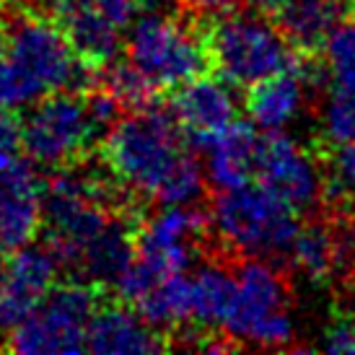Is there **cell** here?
Wrapping results in <instances>:
<instances>
[{"label": "cell", "instance_id": "cell-1", "mask_svg": "<svg viewBox=\"0 0 355 355\" xmlns=\"http://www.w3.org/2000/svg\"><path fill=\"white\" fill-rule=\"evenodd\" d=\"M8 26V60L0 70V107L29 109L55 91H80L91 83V70L73 50L55 16L21 10Z\"/></svg>", "mask_w": 355, "mask_h": 355}, {"label": "cell", "instance_id": "cell-2", "mask_svg": "<svg viewBox=\"0 0 355 355\" xmlns=\"http://www.w3.org/2000/svg\"><path fill=\"white\" fill-rule=\"evenodd\" d=\"M184 130L174 112L156 107L132 109L109 130L104 146V166L122 189L158 200L192 150L184 146Z\"/></svg>", "mask_w": 355, "mask_h": 355}, {"label": "cell", "instance_id": "cell-3", "mask_svg": "<svg viewBox=\"0 0 355 355\" xmlns=\"http://www.w3.org/2000/svg\"><path fill=\"white\" fill-rule=\"evenodd\" d=\"M210 65L231 86L249 89L298 65V47L262 13H228L213 19L205 34Z\"/></svg>", "mask_w": 355, "mask_h": 355}, {"label": "cell", "instance_id": "cell-4", "mask_svg": "<svg viewBox=\"0 0 355 355\" xmlns=\"http://www.w3.org/2000/svg\"><path fill=\"white\" fill-rule=\"evenodd\" d=\"M210 220L231 249L262 259L291 257L301 228L296 207L262 182L220 189Z\"/></svg>", "mask_w": 355, "mask_h": 355}, {"label": "cell", "instance_id": "cell-5", "mask_svg": "<svg viewBox=\"0 0 355 355\" xmlns=\"http://www.w3.org/2000/svg\"><path fill=\"white\" fill-rule=\"evenodd\" d=\"M207 228V218L192 205H164L135 234V257L114 283L119 298L135 304L148 288L168 275L184 272L195 257V241Z\"/></svg>", "mask_w": 355, "mask_h": 355}, {"label": "cell", "instance_id": "cell-6", "mask_svg": "<svg viewBox=\"0 0 355 355\" xmlns=\"http://www.w3.org/2000/svg\"><path fill=\"white\" fill-rule=\"evenodd\" d=\"M226 337L257 347H288L296 337L291 316V288L270 259L252 257L236 267V296L226 322Z\"/></svg>", "mask_w": 355, "mask_h": 355}, {"label": "cell", "instance_id": "cell-7", "mask_svg": "<svg viewBox=\"0 0 355 355\" xmlns=\"http://www.w3.org/2000/svg\"><path fill=\"white\" fill-rule=\"evenodd\" d=\"M128 62L158 89H177L205 76L210 55L205 37L187 29V24L168 19L164 10H140L130 24Z\"/></svg>", "mask_w": 355, "mask_h": 355}, {"label": "cell", "instance_id": "cell-8", "mask_svg": "<svg viewBox=\"0 0 355 355\" xmlns=\"http://www.w3.org/2000/svg\"><path fill=\"white\" fill-rule=\"evenodd\" d=\"M99 309L94 283L70 280L52 286L34 311L10 329L8 347L26 355L47 353H83L86 327Z\"/></svg>", "mask_w": 355, "mask_h": 355}, {"label": "cell", "instance_id": "cell-9", "mask_svg": "<svg viewBox=\"0 0 355 355\" xmlns=\"http://www.w3.org/2000/svg\"><path fill=\"white\" fill-rule=\"evenodd\" d=\"M24 153L40 166L62 168L78 161L94 140H101L80 91H55L31 104L21 119Z\"/></svg>", "mask_w": 355, "mask_h": 355}, {"label": "cell", "instance_id": "cell-10", "mask_svg": "<svg viewBox=\"0 0 355 355\" xmlns=\"http://www.w3.org/2000/svg\"><path fill=\"white\" fill-rule=\"evenodd\" d=\"M254 174L298 213L322 200V168L314 164L309 150L283 135V130H272L259 138Z\"/></svg>", "mask_w": 355, "mask_h": 355}, {"label": "cell", "instance_id": "cell-11", "mask_svg": "<svg viewBox=\"0 0 355 355\" xmlns=\"http://www.w3.org/2000/svg\"><path fill=\"white\" fill-rule=\"evenodd\" d=\"M42 195L44 184L29 156L0 171V254H13L34 241L44 223Z\"/></svg>", "mask_w": 355, "mask_h": 355}, {"label": "cell", "instance_id": "cell-12", "mask_svg": "<svg viewBox=\"0 0 355 355\" xmlns=\"http://www.w3.org/2000/svg\"><path fill=\"white\" fill-rule=\"evenodd\" d=\"M171 112L184 130V135L192 140V146L202 148L207 140H213L218 132H223L228 125L236 122L239 107L236 96L226 83L198 76L177 86Z\"/></svg>", "mask_w": 355, "mask_h": 355}, {"label": "cell", "instance_id": "cell-13", "mask_svg": "<svg viewBox=\"0 0 355 355\" xmlns=\"http://www.w3.org/2000/svg\"><path fill=\"white\" fill-rule=\"evenodd\" d=\"M60 262L50 247H24L8 262V286L0 298V329H13L44 301L58 280Z\"/></svg>", "mask_w": 355, "mask_h": 355}, {"label": "cell", "instance_id": "cell-14", "mask_svg": "<svg viewBox=\"0 0 355 355\" xmlns=\"http://www.w3.org/2000/svg\"><path fill=\"white\" fill-rule=\"evenodd\" d=\"M166 340L158 335L138 311L128 306H99L86 327V350L101 355L125 353H156L164 350Z\"/></svg>", "mask_w": 355, "mask_h": 355}, {"label": "cell", "instance_id": "cell-15", "mask_svg": "<svg viewBox=\"0 0 355 355\" xmlns=\"http://www.w3.org/2000/svg\"><path fill=\"white\" fill-rule=\"evenodd\" d=\"M306 89H309V80L304 78L298 65L249 86L247 101H244L249 119L254 122V128L265 132L288 128L304 112Z\"/></svg>", "mask_w": 355, "mask_h": 355}, {"label": "cell", "instance_id": "cell-16", "mask_svg": "<svg viewBox=\"0 0 355 355\" xmlns=\"http://www.w3.org/2000/svg\"><path fill=\"white\" fill-rule=\"evenodd\" d=\"M259 135L254 122H234L202 148L207 150V182L218 189H234L247 184L257 166Z\"/></svg>", "mask_w": 355, "mask_h": 355}, {"label": "cell", "instance_id": "cell-17", "mask_svg": "<svg viewBox=\"0 0 355 355\" xmlns=\"http://www.w3.org/2000/svg\"><path fill=\"white\" fill-rule=\"evenodd\" d=\"M355 13V0H293L275 21L298 50H319L327 34Z\"/></svg>", "mask_w": 355, "mask_h": 355}, {"label": "cell", "instance_id": "cell-18", "mask_svg": "<svg viewBox=\"0 0 355 355\" xmlns=\"http://www.w3.org/2000/svg\"><path fill=\"white\" fill-rule=\"evenodd\" d=\"M60 24L68 34L73 50L78 52V58L89 68H107L117 60L122 29L117 24H112L107 16H101L91 0L65 13Z\"/></svg>", "mask_w": 355, "mask_h": 355}, {"label": "cell", "instance_id": "cell-19", "mask_svg": "<svg viewBox=\"0 0 355 355\" xmlns=\"http://www.w3.org/2000/svg\"><path fill=\"white\" fill-rule=\"evenodd\" d=\"M135 257V234H130L125 220L112 218L99 236H94L80 252L78 270L89 283L114 286Z\"/></svg>", "mask_w": 355, "mask_h": 355}, {"label": "cell", "instance_id": "cell-20", "mask_svg": "<svg viewBox=\"0 0 355 355\" xmlns=\"http://www.w3.org/2000/svg\"><path fill=\"white\" fill-rule=\"evenodd\" d=\"M132 306L156 329L187 324L192 322V277L182 272L164 277L153 288H148Z\"/></svg>", "mask_w": 355, "mask_h": 355}, {"label": "cell", "instance_id": "cell-21", "mask_svg": "<svg viewBox=\"0 0 355 355\" xmlns=\"http://www.w3.org/2000/svg\"><path fill=\"white\" fill-rule=\"evenodd\" d=\"M236 296V275L226 265L207 262L192 277V322L223 327Z\"/></svg>", "mask_w": 355, "mask_h": 355}, {"label": "cell", "instance_id": "cell-22", "mask_svg": "<svg viewBox=\"0 0 355 355\" xmlns=\"http://www.w3.org/2000/svg\"><path fill=\"white\" fill-rule=\"evenodd\" d=\"M291 259L311 283H324L337 275V241L332 223L314 220L298 228Z\"/></svg>", "mask_w": 355, "mask_h": 355}, {"label": "cell", "instance_id": "cell-23", "mask_svg": "<svg viewBox=\"0 0 355 355\" xmlns=\"http://www.w3.org/2000/svg\"><path fill=\"white\" fill-rule=\"evenodd\" d=\"M319 119L322 132L332 146L355 143V70L329 73V86Z\"/></svg>", "mask_w": 355, "mask_h": 355}, {"label": "cell", "instance_id": "cell-24", "mask_svg": "<svg viewBox=\"0 0 355 355\" xmlns=\"http://www.w3.org/2000/svg\"><path fill=\"white\" fill-rule=\"evenodd\" d=\"M322 200L329 205H345L355 200V143H340L327 156L322 171Z\"/></svg>", "mask_w": 355, "mask_h": 355}, {"label": "cell", "instance_id": "cell-25", "mask_svg": "<svg viewBox=\"0 0 355 355\" xmlns=\"http://www.w3.org/2000/svg\"><path fill=\"white\" fill-rule=\"evenodd\" d=\"M104 89L112 91L125 104V109L150 107V104H156V94L161 91L130 62H112V65H107Z\"/></svg>", "mask_w": 355, "mask_h": 355}, {"label": "cell", "instance_id": "cell-26", "mask_svg": "<svg viewBox=\"0 0 355 355\" xmlns=\"http://www.w3.org/2000/svg\"><path fill=\"white\" fill-rule=\"evenodd\" d=\"M21 156H24L21 119H16V114L10 109L0 107V171L8 168Z\"/></svg>", "mask_w": 355, "mask_h": 355}, {"label": "cell", "instance_id": "cell-27", "mask_svg": "<svg viewBox=\"0 0 355 355\" xmlns=\"http://www.w3.org/2000/svg\"><path fill=\"white\" fill-rule=\"evenodd\" d=\"M319 347L327 350V353L355 355V319H345V316L335 319V322L324 329Z\"/></svg>", "mask_w": 355, "mask_h": 355}, {"label": "cell", "instance_id": "cell-28", "mask_svg": "<svg viewBox=\"0 0 355 355\" xmlns=\"http://www.w3.org/2000/svg\"><path fill=\"white\" fill-rule=\"evenodd\" d=\"M241 3L244 0H177L179 8L198 21H213L228 16V13L241 8Z\"/></svg>", "mask_w": 355, "mask_h": 355}, {"label": "cell", "instance_id": "cell-29", "mask_svg": "<svg viewBox=\"0 0 355 355\" xmlns=\"http://www.w3.org/2000/svg\"><path fill=\"white\" fill-rule=\"evenodd\" d=\"M91 3L101 16H107L112 24H117L119 29H128L140 13V0H91Z\"/></svg>", "mask_w": 355, "mask_h": 355}, {"label": "cell", "instance_id": "cell-30", "mask_svg": "<svg viewBox=\"0 0 355 355\" xmlns=\"http://www.w3.org/2000/svg\"><path fill=\"white\" fill-rule=\"evenodd\" d=\"M249 3H252V8H254L257 13H262L265 19L277 21L283 13H286V8L293 3V0H249Z\"/></svg>", "mask_w": 355, "mask_h": 355}, {"label": "cell", "instance_id": "cell-31", "mask_svg": "<svg viewBox=\"0 0 355 355\" xmlns=\"http://www.w3.org/2000/svg\"><path fill=\"white\" fill-rule=\"evenodd\" d=\"M42 6V10L44 13H50V16H55V19H62L65 13H70L73 8H78V6H83L86 0H37Z\"/></svg>", "mask_w": 355, "mask_h": 355}, {"label": "cell", "instance_id": "cell-32", "mask_svg": "<svg viewBox=\"0 0 355 355\" xmlns=\"http://www.w3.org/2000/svg\"><path fill=\"white\" fill-rule=\"evenodd\" d=\"M6 60H8V26L0 19V70L6 65Z\"/></svg>", "mask_w": 355, "mask_h": 355}, {"label": "cell", "instance_id": "cell-33", "mask_svg": "<svg viewBox=\"0 0 355 355\" xmlns=\"http://www.w3.org/2000/svg\"><path fill=\"white\" fill-rule=\"evenodd\" d=\"M6 286H8V262L0 254V298L6 293Z\"/></svg>", "mask_w": 355, "mask_h": 355}, {"label": "cell", "instance_id": "cell-34", "mask_svg": "<svg viewBox=\"0 0 355 355\" xmlns=\"http://www.w3.org/2000/svg\"><path fill=\"white\" fill-rule=\"evenodd\" d=\"M0 3H6V0H0Z\"/></svg>", "mask_w": 355, "mask_h": 355}]
</instances>
